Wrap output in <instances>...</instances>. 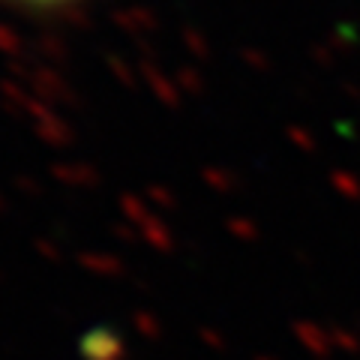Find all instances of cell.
<instances>
[{"label":"cell","instance_id":"cell-1","mask_svg":"<svg viewBox=\"0 0 360 360\" xmlns=\"http://www.w3.org/2000/svg\"><path fill=\"white\" fill-rule=\"evenodd\" d=\"M87 4H94V0H0V9L25 18H60L78 13Z\"/></svg>","mask_w":360,"mask_h":360}]
</instances>
